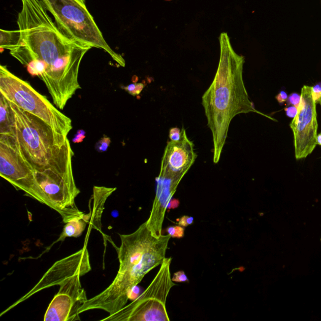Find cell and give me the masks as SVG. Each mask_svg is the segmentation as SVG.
I'll list each match as a JSON object with an SVG mask.
<instances>
[{
	"instance_id": "1",
	"label": "cell",
	"mask_w": 321,
	"mask_h": 321,
	"mask_svg": "<svg viewBox=\"0 0 321 321\" xmlns=\"http://www.w3.org/2000/svg\"><path fill=\"white\" fill-rule=\"evenodd\" d=\"M17 24L21 39L10 54L26 66L37 60L44 63V82L54 105L62 110L81 89L79 72L83 58L92 47L64 35L40 0H21Z\"/></svg>"
},
{
	"instance_id": "2",
	"label": "cell",
	"mask_w": 321,
	"mask_h": 321,
	"mask_svg": "<svg viewBox=\"0 0 321 321\" xmlns=\"http://www.w3.org/2000/svg\"><path fill=\"white\" fill-rule=\"evenodd\" d=\"M220 56L215 78L202 97V105L213 139V163L220 162L228 136L230 125L235 116L250 112L277 121L256 110L250 100L243 81L245 58L232 47L228 34L219 37Z\"/></svg>"
},
{
	"instance_id": "3",
	"label": "cell",
	"mask_w": 321,
	"mask_h": 321,
	"mask_svg": "<svg viewBox=\"0 0 321 321\" xmlns=\"http://www.w3.org/2000/svg\"><path fill=\"white\" fill-rule=\"evenodd\" d=\"M120 238L121 244L116 247L119 261L116 277L105 290L88 299L80 313L101 309L111 315L126 306L144 276L165 261L171 237L154 234L144 222L132 234Z\"/></svg>"
},
{
	"instance_id": "4",
	"label": "cell",
	"mask_w": 321,
	"mask_h": 321,
	"mask_svg": "<svg viewBox=\"0 0 321 321\" xmlns=\"http://www.w3.org/2000/svg\"><path fill=\"white\" fill-rule=\"evenodd\" d=\"M14 116V136L21 156L35 171L52 170L75 181L72 151L68 136L10 103Z\"/></svg>"
},
{
	"instance_id": "5",
	"label": "cell",
	"mask_w": 321,
	"mask_h": 321,
	"mask_svg": "<svg viewBox=\"0 0 321 321\" xmlns=\"http://www.w3.org/2000/svg\"><path fill=\"white\" fill-rule=\"evenodd\" d=\"M54 18L60 30L80 44L103 50L119 66H125L121 55L106 42L86 5L81 0H40Z\"/></svg>"
},
{
	"instance_id": "6",
	"label": "cell",
	"mask_w": 321,
	"mask_h": 321,
	"mask_svg": "<svg viewBox=\"0 0 321 321\" xmlns=\"http://www.w3.org/2000/svg\"><path fill=\"white\" fill-rule=\"evenodd\" d=\"M0 94L24 111L39 117L56 132L68 136L72 129L71 118L4 66H0Z\"/></svg>"
},
{
	"instance_id": "7",
	"label": "cell",
	"mask_w": 321,
	"mask_h": 321,
	"mask_svg": "<svg viewBox=\"0 0 321 321\" xmlns=\"http://www.w3.org/2000/svg\"><path fill=\"white\" fill-rule=\"evenodd\" d=\"M171 261L172 258H166L154 279L141 296L101 320L170 321L166 303L171 288L176 285L171 278Z\"/></svg>"
},
{
	"instance_id": "8",
	"label": "cell",
	"mask_w": 321,
	"mask_h": 321,
	"mask_svg": "<svg viewBox=\"0 0 321 321\" xmlns=\"http://www.w3.org/2000/svg\"><path fill=\"white\" fill-rule=\"evenodd\" d=\"M0 175L17 190L52 208L37 183L35 171L21 156L12 135H0Z\"/></svg>"
},
{
	"instance_id": "9",
	"label": "cell",
	"mask_w": 321,
	"mask_h": 321,
	"mask_svg": "<svg viewBox=\"0 0 321 321\" xmlns=\"http://www.w3.org/2000/svg\"><path fill=\"white\" fill-rule=\"evenodd\" d=\"M301 95L298 114L290 124L297 160L306 158L317 145V103L312 96V87L304 85Z\"/></svg>"
},
{
	"instance_id": "10",
	"label": "cell",
	"mask_w": 321,
	"mask_h": 321,
	"mask_svg": "<svg viewBox=\"0 0 321 321\" xmlns=\"http://www.w3.org/2000/svg\"><path fill=\"white\" fill-rule=\"evenodd\" d=\"M92 268L90 262L89 254L86 247H84L70 256L56 262L47 272L43 275L42 279L31 290L19 300L15 302L9 308L1 314V316L9 311L17 305L46 288L60 285L63 281L75 275L80 274L82 276L89 273Z\"/></svg>"
},
{
	"instance_id": "11",
	"label": "cell",
	"mask_w": 321,
	"mask_h": 321,
	"mask_svg": "<svg viewBox=\"0 0 321 321\" xmlns=\"http://www.w3.org/2000/svg\"><path fill=\"white\" fill-rule=\"evenodd\" d=\"M77 274L60 283V290L50 302L45 321L80 320V309L88 300L86 292Z\"/></svg>"
},
{
	"instance_id": "12",
	"label": "cell",
	"mask_w": 321,
	"mask_h": 321,
	"mask_svg": "<svg viewBox=\"0 0 321 321\" xmlns=\"http://www.w3.org/2000/svg\"><path fill=\"white\" fill-rule=\"evenodd\" d=\"M184 175L185 174L173 172L167 168L160 167L159 175L156 178V197L152 204L150 216L146 221L147 226L154 234H163V224L166 211Z\"/></svg>"
},
{
	"instance_id": "13",
	"label": "cell",
	"mask_w": 321,
	"mask_h": 321,
	"mask_svg": "<svg viewBox=\"0 0 321 321\" xmlns=\"http://www.w3.org/2000/svg\"><path fill=\"white\" fill-rule=\"evenodd\" d=\"M197 157L194 144L189 140L185 129L183 127L180 140L168 142L160 167L167 168L173 172L186 175Z\"/></svg>"
},
{
	"instance_id": "14",
	"label": "cell",
	"mask_w": 321,
	"mask_h": 321,
	"mask_svg": "<svg viewBox=\"0 0 321 321\" xmlns=\"http://www.w3.org/2000/svg\"><path fill=\"white\" fill-rule=\"evenodd\" d=\"M91 213L85 214L82 217L75 218L73 220L67 222L63 227V231L59 238L54 243L63 242L67 238H77L81 236L82 233L84 232L88 223L91 220Z\"/></svg>"
},
{
	"instance_id": "15",
	"label": "cell",
	"mask_w": 321,
	"mask_h": 321,
	"mask_svg": "<svg viewBox=\"0 0 321 321\" xmlns=\"http://www.w3.org/2000/svg\"><path fill=\"white\" fill-rule=\"evenodd\" d=\"M14 133V116L10 102L0 94V135H13Z\"/></svg>"
},
{
	"instance_id": "16",
	"label": "cell",
	"mask_w": 321,
	"mask_h": 321,
	"mask_svg": "<svg viewBox=\"0 0 321 321\" xmlns=\"http://www.w3.org/2000/svg\"><path fill=\"white\" fill-rule=\"evenodd\" d=\"M21 39L19 30H0V48L1 51L4 49L12 50L19 44Z\"/></svg>"
},
{
	"instance_id": "17",
	"label": "cell",
	"mask_w": 321,
	"mask_h": 321,
	"mask_svg": "<svg viewBox=\"0 0 321 321\" xmlns=\"http://www.w3.org/2000/svg\"><path fill=\"white\" fill-rule=\"evenodd\" d=\"M167 232L171 237L181 239V238L184 237V228L183 227L180 226H172L168 227V228L167 229Z\"/></svg>"
},
{
	"instance_id": "18",
	"label": "cell",
	"mask_w": 321,
	"mask_h": 321,
	"mask_svg": "<svg viewBox=\"0 0 321 321\" xmlns=\"http://www.w3.org/2000/svg\"><path fill=\"white\" fill-rule=\"evenodd\" d=\"M144 87L143 83H136V84H131L125 87L124 89L131 95L136 96L140 94Z\"/></svg>"
},
{
	"instance_id": "19",
	"label": "cell",
	"mask_w": 321,
	"mask_h": 321,
	"mask_svg": "<svg viewBox=\"0 0 321 321\" xmlns=\"http://www.w3.org/2000/svg\"><path fill=\"white\" fill-rule=\"evenodd\" d=\"M111 143V139L107 136H104L96 144L95 149L100 152H106L108 150Z\"/></svg>"
},
{
	"instance_id": "20",
	"label": "cell",
	"mask_w": 321,
	"mask_h": 321,
	"mask_svg": "<svg viewBox=\"0 0 321 321\" xmlns=\"http://www.w3.org/2000/svg\"><path fill=\"white\" fill-rule=\"evenodd\" d=\"M301 95L298 93L293 92L288 96L287 100L286 101V106H294L298 108L300 104Z\"/></svg>"
},
{
	"instance_id": "21",
	"label": "cell",
	"mask_w": 321,
	"mask_h": 321,
	"mask_svg": "<svg viewBox=\"0 0 321 321\" xmlns=\"http://www.w3.org/2000/svg\"><path fill=\"white\" fill-rule=\"evenodd\" d=\"M172 280L176 282H189L188 278L187 277L185 272L183 271L175 272L173 275Z\"/></svg>"
},
{
	"instance_id": "22",
	"label": "cell",
	"mask_w": 321,
	"mask_h": 321,
	"mask_svg": "<svg viewBox=\"0 0 321 321\" xmlns=\"http://www.w3.org/2000/svg\"><path fill=\"white\" fill-rule=\"evenodd\" d=\"M169 137L170 141H177L181 138V130L178 127H173L170 131Z\"/></svg>"
},
{
	"instance_id": "23",
	"label": "cell",
	"mask_w": 321,
	"mask_h": 321,
	"mask_svg": "<svg viewBox=\"0 0 321 321\" xmlns=\"http://www.w3.org/2000/svg\"><path fill=\"white\" fill-rule=\"evenodd\" d=\"M284 111L286 116L293 119L295 118L296 115L298 114V108L294 106H286L284 108Z\"/></svg>"
},
{
	"instance_id": "24",
	"label": "cell",
	"mask_w": 321,
	"mask_h": 321,
	"mask_svg": "<svg viewBox=\"0 0 321 321\" xmlns=\"http://www.w3.org/2000/svg\"><path fill=\"white\" fill-rule=\"evenodd\" d=\"M194 218L192 216L184 215L178 221V226H180L183 227H186L194 223Z\"/></svg>"
},
{
	"instance_id": "25",
	"label": "cell",
	"mask_w": 321,
	"mask_h": 321,
	"mask_svg": "<svg viewBox=\"0 0 321 321\" xmlns=\"http://www.w3.org/2000/svg\"><path fill=\"white\" fill-rule=\"evenodd\" d=\"M312 93L313 98L317 103V101L321 97V82L312 87Z\"/></svg>"
},
{
	"instance_id": "26",
	"label": "cell",
	"mask_w": 321,
	"mask_h": 321,
	"mask_svg": "<svg viewBox=\"0 0 321 321\" xmlns=\"http://www.w3.org/2000/svg\"><path fill=\"white\" fill-rule=\"evenodd\" d=\"M288 98L287 93L284 90H281L280 92L278 93V95L275 97L278 103L280 105H283V104L286 103Z\"/></svg>"
},
{
	"instance_id": "27",
	"label": "cell",
	"mask_w": 321,
	"mask_h": 321,
	"mask_svg": "<svg viewBox=\"0 0 321 321\" xmlns=\"http://www.w3.org/2000/svg\"><path fill=\"white\" fill-rule=\"evenodd\" d=\"M85 138V132L83 130H79L76 135H75L73 140L74 143H80L83 141Z\"/></svg>"
},
{
	"instance_id": "28",
	"label": "cell",
	"mask_w": 321,
	"mask_h": 321,
	"mask_svg": "<svg viewBox=\"0 0 321 321\" xmlns=\"http://www.w3.org/2000/svg\"><path fill=\"white\" fill-rule=\"evenodd\" d=\"M317 144L318 145L321 146V133L317 136Z\"/></svg>"
},
{
	"instance_id": "29",
	"label": "cell",
	"mask_w": 321,
	"mask_h": 321,
	"mask_svg": "<svg viewBox=\"0 0 321 321\" xmlns=\"http://www.w3.org/2000/svg\"><path fill=\"white\" fill-rule=\"evenodd\" d=\"M317 104H319L321 107V97L320 98L319 100L317 101Z\"/></svg>"
},
{
	"instance_id": "30",
	"label": "cell",
	"mask_w": 321,
	"mask_h": 321,
	"mask_svg": "<svg viewBox=\"0 0 321 321\" xmlns=\"http://www.w3.org/2000/svg\"><path fill=\"white\" fill-rule=\"evenodd\" d=\"M166 1H171V0H166Z\"/></svg>"
}]
</instances>
